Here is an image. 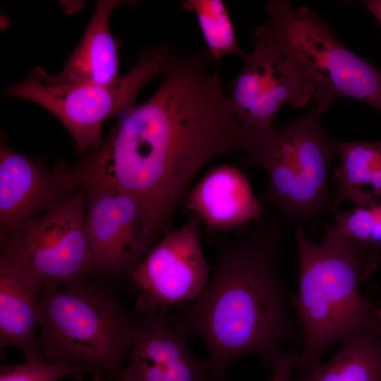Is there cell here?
Segmentation results:
<instances>
[{"mask_svg":"<svg viewBox=\"0 0 381 381\" xmlns=\"http://www.w3.org/2000/svg\"><path fill=\"white\" fill-rule=\"evenodd\" d=\"M202 222L195 214L157 242L130 274L134 284L164 309L195 299L209 266L201 246Z\"/></svg>","mask_w":381,"mask_h":381,"instance_id":"obj_12","label":"cell"},{"mask_svg":"<svg viewBox=\"0 0 381 381\" xmlns=\"http://www.w3.org/2000/svg\"><path fill=\"white\" fill-rule=\"evenodd\" d=\"M183 9L193 12L207 45L208 51L217 62L228 54L243 58L235 30L224 3L221 0H186Z\"/></svg>","mask_w":381,"mask_h":381,"instance_id":"obj_19","label":"cell"},{"mask_svg":"<svg viewBox=\"0 0 381 381\" xmlns=\"http://www.w3.org/2000/svg\"><path fill=\"white\" fill-rule=\"evenodd\" d=\"M320 116L313 105L280 128L248 133L240 160L243 166H261L267 174L268 188L260 202L272 204L297 223L315 222L325 210L337 209L327 178L337 153L335 140L325 135Z\"/></svg>","mask_w":381,"mask_h":381,"instance_id":"obj_5","label":"cell"},{"mask_svg":"<svg viewBox=\"0 0 381 381\" xmlns=\"http://www.w3.org/2000/svg\"><path fill=\"white\" fill-rule=\"evenodd\" d=\"M282 231L279 219L264 214L241 236L222 242L212 275L200 294L185 303L179 313H168L181 332L202 339L215 381H222L231 365L245 354L260 353L265 364L282 342L301 344L279 270Z\"/></svg>","mask_w":381,"mask_h":381,"instance_id":"obj_2","label":"cell"},{"mask_svg":"<svg viewBox=\"0 0 381 381\" xmlns=\"http://www.w3.org/2000/svg\"><path fill=\"white\" fill-rule=\"evenodd\" d=\"M260 28L273 47L291 59L313 80V106L324 113L340 97L365 102L381 111V69L353 52L318 14L289 1L266 4Z\"/></svg>","mask_w":381,"mask_h":381,"instance_id":"obj_6","label":"cell"},{"mask_svg":"<svg viewBox=\"0 0 381 381\" xmlns=\"http://www.w3.org/2000/svg\"><path fill=\"white\" fill-rule=\"evenodd\" d=\"M40 280L20 265L0 260V348L14 347L27 359L37 355Z\"/></svg>","mask_w":381,"mask_h":381,"instance_id":"obj_16","label":"cell"},{"mask_svg":"<svg viewBox=\"0 0 381 381\" xmlns=\"http://www.w3.org/2000/svg\"><path fill=\"white\" fill-rule=\"evenodd\" d=\"M335 140L340 164L334 170L336 208L345 200L361 205L381 198V140Z\"/></svg>","mask_w":381,"mask_h":381,"instance_id":"obj_17","label":"cell"},{"mask_svg":"<svg viewBox=\"0 0 381 381\" xmlns=\"http://www.w3.org/2000/svg\"><path fill=\"white\" fill-rule=\"evenodd\" d=\"M300 357V349L294 348L289 351L279 349L265 365L272 370L269 381H291L293 370L297 368Z\"/></svg>","mask_w":381,"mask_h":381,"instance_id":"obj_22","label":"cell"},{"mask_svg":"<svg viewBox=\"0 0 381 381\" xmlns=\"http://www.w3.org/2000/svg\"><path fill=\"white\" fill-rule=\"evenodd\" d=\"M172 49L168 45L143 48L128 73L108 85H48L37 66L3 93L34 102L55 116L73 137L77 152L85 157L101 145L104 123L135 107L145 85L160 78Z\"/></svg>","mask_w":381,"mask_h":381,"instance_id":"obj_7","label":"cell"},{"mask_svg":"<svg viewBox=\"0 0 381 381\" xmlns=\"http://www.w3.org/2000/svg\"><path fill=\"white\" fill-rule=\"evenodd\" d=\"M83 189L93 270L131 274L156 243L147 212L135 198L116 188L92 185Z\"/></svg>","mask_w":381,"mask_h":381,"instance_id":"obj_10","label":"cell"},{"mask_svg":"<svg viewBox=\"0 0 381 381\" xmlns=\"http://www.w3.org/2000/svg\"><path fill=\"white\" fill-rule=\"evenodd\" d=\"M375 334L360 332L346 337L329 361L291 381H381V343Z\"/></svg>","mask_w":381,"mask_h":381,"instance_id":"obj_18","label":"cell"},{"mask_svg":"<svg viewBox=\"0 0 381 381\" xmlns=\"http://www.w3.org/2000/svg\"><path fill=\"white\" fill-rule=\"evenodd\" d=\"M208 50L173 49L153 95L121 116L94 152L73 167L83 187L102 185L135 198L157 238L169 232L179 201L215 157L243 150L238 122Z\"/></svg>","mask_w":381,"mask_h":381,"instance_id":"obj_1","label":"cell"},{"mask_svg":"<svg viewBox=\"0 0 381 381\" xmlns=\"http://www.w3.org/2000/svg\"><path fill=\"white\" fill-rule=\"evenodd\" d=\"M379 322H380V328L381 330V311L378 313Z\"/></svg>","mask_w":381,"mask_h":381,"instance_id":"obj_24","label":"cell"},{"mask_svg":"<svg viewBox=\"0 0 381 381\" xmlns=\"http://www.w3.org/2000/svg\"><path fill=\"white\" fill-rule=\"evenodd\" d=\"M128 1L99 0L85 32L58 74L41 68L51 85H108L117 80L121 41L111 33L109 18L117 6Z\"/></svg>","mask_w":381,"mask_h":381,"instance_id":"obj_15","label":"cell"},{"mask_svg":"<svg viewBox=\"0 0 381 381\" xmlns=\"http://www.w3.org/2000/svg\"><path fill=\"white\" fill-rule=\"evenodd\" d=\"M184 195L186 207L212 234L243 229L265 214L247 176L229 164L210 169Z\"/></svg>","mask_w":381,"mask_h":381,"instance_id":"obj_14","label":"cell"},{"mask_svg":"<svg viewBox=\"0 0 381 381\" xmlns=\"http://www.w3.org/2000/svg\"><path fill=\"white\" fill-rule=\"evenodd\" d=\"M37 355L83 369L94 381H118L134 333L133 314L105 289L83 279L43 288Z\"/></svg>","mask_w":381,"mask_h":381,"instance_id":"obj_4","label":"cell"},{"mask_svg":"<svg viewBox=\"0 0 381 381\" xmlns=\"http://www.w3.org/2000/svg\"><path fill=\"white\" fill-rule=\"evenodd\" d=\"M253 35V49L245 54L240 73L228 84L235 116L246 135L273 128L284 104L303 107L315 92L311 78L291 59L279 54L260 26Z\"/></svg>","mask_w":381,"mask_h":381,"instance_id":"obj_9","label":"cell"},{"mask_svg":"<svg viewBox=\"0 0 381 381\" xmlns=\"http://www.w3.org/2000/svg\"><path fill=\"white\" fill-rule=\"evenodd\" d=\"M334 213V226L339 232L358 241L370 243L375 225V214L370 202L356 205L347 212Z\"/></svg>","mask_w":381,"mask_h":381,"instance_id":"obj_21","label":"cell"},{"mask_svg":"<svg viewBox=\"0 0 381 381\" xmlns=\"http://www.w3.org/2000/svg\"><path fill=\"white\" fill-rule=\"evenodd\" d=\"M85 190L59 200L1 236L0 260L21 265L51 288L83 279L93 265L85 226Z\"/></svg>","mask_w":381,"mask_h":381,"instance_id":"obj_8","label":"cell"},{"mask_svg":"<svg viewBox=\"0 0 381 381\" xmlns=\"http://www.w3.org/2000/svg\"><path fill=\"white\" fill-rule=\"evenodd\" d=\"M85 374L83 369L51 363L36 356L23 363L2 366L0 381H58L68 376L80 380Z\"/></svg>","mask_w":381,"mask_h":381,"instance_id":"obj_20","label":"cell"},{"mask_svg":"<svg viewBox=\"0 0 381 381\" xmlns=\"http://www.w3.org/2000/svg\"><path fill=\"white\" fill-rule=\"evenodd\" d=\"M362 2L377 18L381 26V0H366Z\"/></svg>","mask_w":381,"mask_h":381,"instance_id":"obj_23","label":"cell"},{"mask_svg":"<svg viewBox=\"0 0 381 381\" xmlns=\"http://www.w3.org/2000/svg\"><path fill=\"white\" fill-rule=\"evenodd\" d=\"M295 237L299 263L298 289L289 298L301 333L298 375L321 363L334 342L360 332L377 333L378 313L358 290L380 260L379 248L339 232L327 224L321 243L310 241L301 222Z\"/></svg>","mask_w":381,"mask_h":381,"instance_id":"obj_3","label":"cell"},{"mask_svg":"<svg viewBox=\"0 0 381 381\" xmlns=\"http://www.w3.org/2000/svg\"><path fill=\"white\" fill-rule=\"evenodd\" d=\"M44 162L0 145L1 236L13 233L68 196Z\"/></svg>","mask_w":381,"mask_h":381,"instance_id":"obj_13","label":"cell"},{"mask_svg":"<svg viewBox=\"0 0 381 381\" xmlns=\"http://www.w3.org/2000/svg\"><path fill=\"white\" fill-rule=\"evenodd\" d=\"M168 309L147 294L140 295L128 362L118 381H215L207 361L190 352L187 336L173 324Z\"/></svg>","mask_w":381,"mask_h":381,"instance_id":"obj_11","label":"cell"}]
</instances>
